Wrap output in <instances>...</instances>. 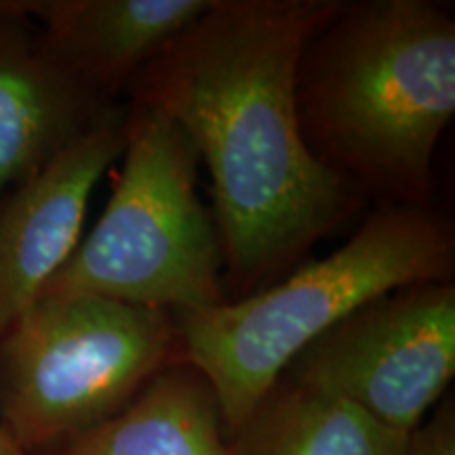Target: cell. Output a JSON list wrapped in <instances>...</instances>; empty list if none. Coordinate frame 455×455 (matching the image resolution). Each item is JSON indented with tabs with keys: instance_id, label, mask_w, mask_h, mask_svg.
I'll use <instances>...</instances> for the list:
<instances>
[{
	"instance_id": "8992f818",
	"label": "cell",
	"mask_w": 455,
	"mask_h": 455,
	"mask_svg": "<svg viewBox=\"0 0 455 455\" xmlns=\"http://www.w3.org/2000/svg\"><path fill=\"white\" fill-rule=\"evenodd\" d=\"M455 373L453 281L403 287L352 312L281 378L411 432Z\"/></svg>"
},
{
	"instance_id": "277c9868",
	"label": "cell",
	"mask_w": 455,
	"mask_h": 455,
	"mask_svg": "<svg viewBox=\"0 0 455 455\" xmlns=\"http://www.w3.org/2000/svg\"><path fill=\"white\" fill-rule=\"evenodd\" d=\"M198 163L178 124L131 104L110 201L41 298L91 295L171 315L228 301L218 224L196 190Z\"/></svg>"
},
{
	"instance_id": "4fadbf2b",
	"label": "cell",
	"mask_w": 455,
	"mask_h": 455,
	"mask_svg": "<svg viewBox=\"0 0 455 455\" xmlns=\"http://www.w3.org/2000/svg\"><path fill=\"white\" fill-rule=\"evenodd\" d=\"M0 455H28L24 449L17 445L15 439L9 435L3 424H0Z\"/></svg>"
},
{
	"instance_id": "3957f363",
	"label": "cell",
	"mask_w": 455,
	"mask_h": 455,
	"mask_svg": "<svg viewBox=\"0 0 455 455\" xmlns=\"http://www.w3.org/2000/svg\"><path fill=\"white\" fill-rule=\"evenodd\" d=\"M453 270L447 218L430 204H386L327 258L247 298L173 315L181 355L212 384L230 439L312 341L369 301L453 281Z\"/></svg>"
},
{
	"instance_id": "ba28073f",
	"label": "cell",
	"mask_w": 455,
	"mask_h": 455,
	"mask_svg": "<svg viewBox=\"0 0 455 455\" xmlns=\"http://www.w3.org/2000/svg\"><path fill=\"white\" fill-rule=\"evenodd\" d=\"M114 106L51 51L20 0H0V198L81 140Z\"/></svg>"
},
{
	"instance_id": "5b68a950",
	"label": "cell",
	"mask_w": 455,
	"mask_h": 455,
	"mask_svg": "<svg viewBox=\"0 0 455 455\" xmlns=\"http://www.w3.org/2000/svg\"><path fill=\"white\" fill-rule=\"evenodd\" d=\"M181 361L167 310L38 298L0 335V424L28 455L53 451L121 413Z\"/></svg>"
},
{
	"instance_id": "7a4b0ae2",
	"label": "cell",
	"mask_w": 455,
	"mask_h": 455,
	"mask_svg": "<svg viewBox=\"0 0 455 455\" xmlns=\"http://www.w3.org/2000/svg\"><path fill=\"white\" fill-rule=\"evenodd\" d=\"M306 144L363 196L428 207L455 114V20L430 0L341 3L295 84Z\"/></svg>"
},
{
	"instance_id": "52a82bcc",
	"label": "cell",
	"mask_w": 455,
	"mask_h": 455,
	"mask_svg": "<svg viewBox=\"0 0 455 455\" xmlns=\"http://www.w3.org/2000/svg\"><path fill=\"white\" fill-rule=\"evenodd\" d=\"M129 106L116 104L81 140L0 198V335L66 264L106 169L123 156Z\"/></svg>"
},
{
	"instance_id": "6da1fadb",
	"label": "cell",
	"mask_w": 455,
	"mask_h": 455,
	"mask_svg": "<svg viewBox=\"0 0 455 455\" xmlns=\"http://www.w3.org/2000/svg\"><path fill=\"white\" fill-rule=\"evenodd\" d=\"M339 7L215 0L124 89L178 124L207 164L230 299L268 287L365 207L312 155L295 101L301 55Z\"/></svg>"
},
{
	"instance_id": "30bf717a",
	"label": "cell",
	"mask_w": 455,
	"mask_h": 455,
	"mask_svg": "<svg viewBox=\"0 0 455 455\" xmlns=\"http://www.w3.org/2000/svg\"><path fill=\"white\" fill-rule=\"evenodd\" d=\"M43 455H230V439L212 384L181 361L121 413Z\"/></svg>"
},
{
	"instance_id": "7c38bea8",
	"label": "cell",
	"mask_w": 455,
	"mask_h": 455,
	"mask_svg": "<svg viewBox=\"0 0 455 455\" xmlns=\"http://www.w3.org/2000/svg\"><path fill=\"white\" fill-rule=\"evenodd\" d=\"M407 455H455V398L449 395L409 435Z\"/></svg>"
},
{
	"instance_id": "8fae6325",
	"label": "cell",
	"mask_w": 455,
	"mask_h": 455,
	"mask_svg": "<svg viewBox=\"0 0 455 455\" xmlns=\"http://www.w3.org/2000/svg\"><path fill=\"white\" fill-rule=\"evenodd\" d=\"M407 432L281 378L230 436V455H407Z\"/></svg>"
},
{
	"instance_id": "9c48e42d",
	"label": "cell",
	"mask_w": 455,
	"mask_h": 455,
	"mask_svg": "<svg viewBox=\"0 0 455 455\" xmlns=\"http://www.w3.org/2000/svg\"><path fill=\"white\" fill-rule=\"evenodd\" d=\"M215 0H20L44 43L108 104Z\"/></svg>"
}]
</instances>
